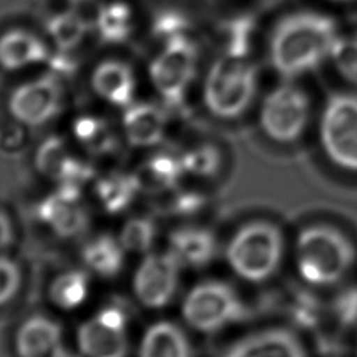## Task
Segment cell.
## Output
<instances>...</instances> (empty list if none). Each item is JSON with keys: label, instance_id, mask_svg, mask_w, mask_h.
Wrapping results in <instances>:
<instances>
[{"label": "cell", "instance_id": "cell-6", "mask_svg": "<svg viewBox=\"0 0 357 357\" xmlns=\"http://www.w3.org/2000/svg\"><path fill=\"white\" fill-rule=\"evenodd\" d=\"M319 141L326 158L337 167L357 173V95L329 96L319 123Z\"/></svg>", "mask_w": 357, "mask_h": 357}, {"label": "cell", "instance_id": "cell-34", "mask_svg": "<svg viewBox=\"0 0 357 357\" xmlns=\"http://www.w3.org/2000/svg\"><path fill=\"white\" fill-rule=\"evenodd\" d=\"M333 314L336 321L346 328L357 325V287H347L335 297Z\"/></svg>", "mask_w": 357, "mask_h": 357}, {"label": "cell", "instance_id": "cell-16", "mask_svg": "<svg viewBox=\"0 0 357 357\" xmlns=\"http://www.w3.org/2000/svg\"><path fill=\"white\" fill-rule=\"evenodd\" d=\"M222 357H307V354L296 333L286 328H268L240 339Z\"/></svg>", "mask_w": 357, "mask_h": 357}, {"label": "cell", "instance_id": "cell-32", "mask_svg": "<svg viewBox=\"0 0 357 357\" xmlns=\"http://www.w3.org/2000/svg\"><path fill=\"white\" fill-rule=\"evenodd\" d=\"M331 56L337 71L351 84L357 85V35L336 38Z\"/></svg>", "mask_w": 357, "mask_h": 357}, {"label": "cell", "instance_id": "cell-31", "mask_svg": "<svg viewBox=\"0 0 357 357\" xmlns=\"http://www.w3.org/2000/svg\"><path fill=\"white\" fill-rule=\"evenodd\" d=\"M252 28V20L248 17H240L226 22L220 31L223 53L247 56Z\"/></svg>", "mask_w": 357, "mask_h": 357}, {"label": "cell", "instance_id": "cell-33", "mask_svg": "<svg viewBox=\"0 0 357 357\" xmlns=\"http://www.w3.org/2000/svg\"><path fill=\"white\" fill-rule=\"evenodd\" d=\"M22 282L20 265L10 257L0 254V307H4L18 294Z\"/></svg>", "mask_w": 357, "mask_h": 357}, {"label": "cell", "instance_id": "cell-23", "mask_svg": "<svg viewBox=\"0 0 357 357\" xmlns=\"http://www.w3.org/2000/svg\"><path fill=\"white\" fill-rule=\"evenodd\" d=\"M126 250L119 237L99 234L85 243L81 258L85 266L103 279L119 276L126 264Z\"/></svg>", "mask_w": 357, "mask_h": 357}, {"label": "cell", "instance_id": "cell-8", "mask_svg": "<svg viewBox=\"0 0 357 357\" xmlns=\"http://www.w3.org/2000/svg\"><path fill=\"white\" fill-rule=\"evenodd\" d=\"M310 121V99L293 84L271 91L261 106L259 124L272 141L289 144L297 141Z\"/></svg>", "mask_w": 357, "mask_h": 357}, {"label": "cell", "instance_id": "cell-14", "mask_svg": "<svg viewBox=\"0 0 357 357\" xmlns=\"http://www.w3.org/2000/svg\"><path fill=\"white\" fill-rule=\"evenodd\" d=\"M93 93L105 103L126 109L135 102L137 75L131 64L120 59H105L99 61L89 77Z\"/></svg>", "mask_w": 357, "mask_h": 357}, {"label": "cell", "instance_id": "cell-21", "mask_svg": "<svg viewBox=\"0 0 357 357\" xmlns=\"http://www.w3.org/2000/svg\"><path fill=\"white\" fill-rule=\"evenodd\" d=\"M138 357H192L184 331L172 321H158L142 333Z\"/></svg>", "mask_w": 357, "mask_h": 357}, {"label": "cell", "instance_id": "cell-20", "mask_svg": "<svg viewBox=\"0 0 357 357\" xmlns=\"http://www.w3.org/2000/svg\"><path fill=\"white\" fill-rule=\"evenodd\" d=\"M92 31L98 39L110 46L126 43L135 29V13L124 0L103 3L92 20Z\"/></svg>", "mask_w": 357, "mask_h": 357}, {"label": "cell", "instance_id": "cell-24", "mask_svg": "<svg viewBox=\"0 0 357 357\" xmlns=\"http://www.w3.org/2000/svg\"><path fill=\"white\" fill-rule=\"evenodd\" d=\"M92 24L75 8H64L46 17L43 31L57 50L74 52L88 36Z\"/></svg>", "mask_w": 357, "mask_h": 357}, {"label": "cell", "instance_id": "cell-5", "mask_svg": "<svg viewBox=\"0 0 357 357\" xmlns=\"http://www.w3.org/2000/svg\"><path fill=\"white\" fill-rule=\"evenodd\" d=\"M181 315L194 331L216 333L243 321L247 317V307L230 284L220 280H204L185 294Z\"/></svg>", "mask_w": 357, "mask_h": 357}, {"label": "cell", "instance_id": "cell-19", "mask_svg": "<svg viewBox=\"0 0 357 357\" xmlns=\"http://www.w3.org/2000/svg\"><path fill=\"white\" fill-rule=\"evenodd\" d=\"M181 268L201 269L208 266L218 254V240L206 227L181 226L169 236V248Z\"/></svg>", "mask_w": 357, "mask_h": 357}, {"label": "cell", "instance_id": "cell-35", "mask_svg": "<svg viewBox=\"0 0 357 357\" xmlns=\"http://www.w3.org/2000/svg\"><path fill=\"white\" fill-rule=\"evenodd\" d=\"M205 198L195 191H177L172 201V211L177 215H192L202 209Z\"/></svg>", "mask_w": 357, "mask_h": 357}, {"label": "cell", "instance_id": "cell-29", "mask_svg": "<svg viewBox=\"0 0 357 357\" xmlns=\"http://www.w3.org/2000/svg\"><path fill=\"white\" fill-rule=\"evenodd\" d=\"M180 156L184 172L195 177H213L222 166L220 151L212 144L195 145Z\"/></svg>", "mask_w": 357, "mask_h": 357}, {"label": "cell", "instance_id": "cell-7", "mask_svg": "<svg viewBox=\"0 0 357 357\" xmlns=\"http://www.w3.org/2000/svg\"><path fill=\"white\" fill-rule=\"evenodd\" d=\"M198 49L191 38L160 45L148 66V75L158 95L172 106H178L197 75Z\"/></svg>", "mask_w": 357, "mask_h": 357}, {"label": "cell", "instance_id": "cell-38", "mask_svg": "<svg viewBox=\"0 0 357 357\" xmlns=\"http://www.w3.org/2000/svg\"><path fill=\"white\" fill-rule=\"evenodd\" d=\"M64 1H67L71 6H78V4H84V3H86L89 0H64Z\"/></svg>", "mask_w": 357, "mask_h": 357}, {"label": "cell", "instance_id": "cell-25", "mask_svg": "<svg viewBox=\"0 0 357 357\" xmlns=\"http://www.w3.org/2000/svg\"><path fill=\"white\" fill-rule=\"evenodd\" d=\"M71 131L77 144L93 156L112 155L119 144L112 124L98 114H81L75 117Z\"/></svg>", "mask_w": 357, "mask_h": 357}, {"label": "cell", "instance_id": "cell-17", "mask_svg": "<svg viewBox=\"0 0 357 357\" xmlns=\"http://www.w3.org/2000/svg\"><path fill=\"white\" fill-rule=\"evenodd\" d=\"M121 130L131 146L151 148L165 138L167 117L165 110L155 103L132 102L123 109Z\"/></svg>", "mask_w": 357, "mask_h": 357}, {"label": "cell", "instance_id": "cell-13", "mask_svg": "<svg viewBox=\"0 0 357 357\" xmlns=\"http://www.w3.org/2000/svg\"><path fill=\"white\" fill-rule=\"evenodd\" d=\"M33 163L36 170L57 185L82 188L95 174L92 165L74 153L61 137H47L38 146Z\"/></svg>", "mask_w": 357, "mask_h": 357}, {"label": "cell", "instance_id": "cell-26", "mask_svg": "<svg viewBox=\"0 0 357 357\" xmlns=\"http://www.w3.org/2000/svg\"><path fill=\"white\" fill-rule=\"evenodd\" d=\"M184 174L181 156L170 152L153 153L144 162L137 173L141 188L153 191L176 188Z\"/></svg>", "mask_w": 357, "mask_h": 357}, {"label": "cell", "instance_id": "cell-10", "mask_svg": "<svg viewBox=\"0 0 357 357\" xmlns=\"http://www.w3.org/2000/svg\"><path fill=\"white\" fill-rule=\"evenodd\" d=\"M128 315L119 304H109L84 321L77 331V346L84 357H126Z\"/></svg>", "mask_w": 357, "mask_h": 357}, {"label": "cell", "instance_id": "cell-15", "mask_svg": "<svg viewBox=\"0 0 357 357\" xmlns=\"http://www.w3.org/2000/svg\"><path fill=\"white\" fill-rule=\"evenodd\" d=\"M52 49L36 32L28 28H10L0 33V68L10 73L47 64Z\"/></svg>", "mask_w": 357, "mask_h": 357}, {"label": "cell", "instance_id": "cell-37", "mask_svg": "<svg viewBox=\"0 0 357 357\" xmlns=\"http://www.w3.org/2000/svg\"><path fill=\"white\" fill-rule=\"evenodd\" d=\"M54 357H81V356L75 354L74 351H71V350H68V349H66V347H61L60 351H59Z\"/></svg>", "mask_w": 357, "mask_h": 357}, {"label": "cell", "instance_id": "cell-4", "mask_svg": "<svg viewBox=\"0 0 357 357\" xmlns=\"http://www.w3.org/2000/svg\"><path fill=\"white\" fill-rule=\"evenodd\" d=\"M257 91V68L247 56L222 53L204 78L205 107L218 119L240 117L251 105Z\"/></svg>", "mask_w": 357, "mask_h": 357}, {"label": "cell", "instance_id": "cell-28", "mask_svg": "<svg viewBox=\"0 0 357 357\" xmlns=\"http://www.w3.org/2000/svg\"><path fill=\"white\" fill-rule=\"evenodd\" d=\"M117 237L127 254L146 255L156 241L158 226L149 216H132L121 226Z\"/></svg>", "mask_w": 357, "mask_h": 357}, {"label": "cell", "instance_id": "cell-27", "mask_svg": "<svg viewBox=\"0 0 357 357\" xmlns=\"http://www.w3.org/2000/svg\"><path fill=\"white\" fill-rule=\"evenodd\" d=\"M47 296L54 307L63 311H73L86 301L89 296V278L79 269L64 271L53 278Z\"/></svg>", "mask_w": 357, "mask_h": 357}, {"label": "cell", "instance_id": "cell-22", "mask_svg": "<svg viewBox=\"0 0 357 357\" xmlns=\"http://www.w3.org/2000/svg\"><path fill=\"white\" fill-rule=\"evenodd\" d=\"M142 191L137 173L110 172L98 178L95 195L100 208L110 215L127 211Z\"/></svg>", "mask_w": 357, "mask_h": 357}, {"label": "cell", "instance_id": "cell-18", "mask_svg": "<svg viewBox=\"0 0 357 357\" xmlns=\"http://www.w3.org/2000/svg\"><path fill=\"white\" fill-rule=\"evenodd\" d=\"M17 357H54L63 346L60 324L46 315H32L17 329L14 337Z\"/></svg>", "mask_w": 357, "mask_h": 357}, {"label": "cell", "instance_id": "cell-12", "mask_svg": "<svg viewBox=\"0 0 357 357\" xmlns=\"http://www.w3.org/2000/svg\"><path fill=\"white\" fill-rule=\"evenodd\" d=\"M36 216L61 238H75L89 226V213L81 188L74 185H57L38 204Z\"/></svg>", "mask_w": 357, "mask_h": 357}, {"label": "cell", "instance_id": "cell-36", "mask_svg": "<svg viewBox=\"0 0 357 357\" xmlns=\"http://www.w3.org/2000/svg\"><path fill=\"white\" fill-rule=\"evenodd\" d=\"M14 238L13 222L4 211H0V251L10 247Z\"/></svg>", "mask_w": 357, "mask_h": 357}, {"label": "cell", "instance_id": "cell-2", "mask_svg": "<svg viewBox=\"0 0 357 357\" xmlns=\"http://www.w3.org/2000/svg\"><path fill=\"white\" fill-rule=\"evenodd\" d=\"M356 258L357 251L353 241L332 225H308L296 237V269L310 286L337 284L353 269Z\"/></svg>", "mask_w": 357, "mask_h": 357}, {"label": "cell", "instance_id": "cell-30", "mask_svg": "<svg viewBox=\"0 0 357 357\" xmlns=\"http://www.w3.org/2000/svg\"><path fill=\"white\" fill-rule=\"evenodd\" d=\"M151 32L160 45L188 38L190 21L181 11L176 8H165L155 14L151 24Z\"/></svg>", "mask_w": 357, "mask_h": 357}, {"label": "cell", "instance_id": "cell-9", "mask_svg": "<svg viewBox=\"0 0 357 357\" xmlns=\"http://www.w3.org/2000/svg\"><path fill=\"white\" fill-rule=\"evenodd\" d=\"M63 103L61 78L49 71L17 85L8 95L7 110L22 126L42 127L61 112Z\"/></svg>", "mask_w": 357, "mask_h": 357}, {"label": "cell", "instance_id": "cell-3", "mask_svg": "<svg viewBox=\"0 0 357 357\" xmlns=\"http://www.w3.org/2000/svg\"><path fill=\"white\" fill-rule=\"evenodd\" d=\"M284 254L280 229L268 220H252L234 231L226 247L230 269L243 280L262 283L279 269Z\"/></svg>", "mask_w": 357, "mask_h": 357}, {"label": "cell", "instance_id": "cell-11", "mask_svg": "<svg viewBox=\"0 0 357 357\" xmlns=\"http://www.w3.org/2000/svg\"><path fill=\"white\" fill-rule=\"evenodd\" d=\"M181 265L166 251H151L142 257L132 276V293L137 301L149 308L160 310L176 297Z\"/></svg>", "mask_w": 357, "mask_h": 357}, {"label": "cell", "instance_id": "cell-1", "mask_svg": "<svg viewBox=\"0 0 357 357\" xmlns=\"http://www.w3.org/2000/svg\"><path fill=\"white\" fill-rule=\"evenodd\" d=\"M332 18L312 11L283 17L271 36V63L284 77H296L319 66L331 53L335 36Z\"/></svg>", "mask_w": 357, "mask_h": 357}]
</instances>
